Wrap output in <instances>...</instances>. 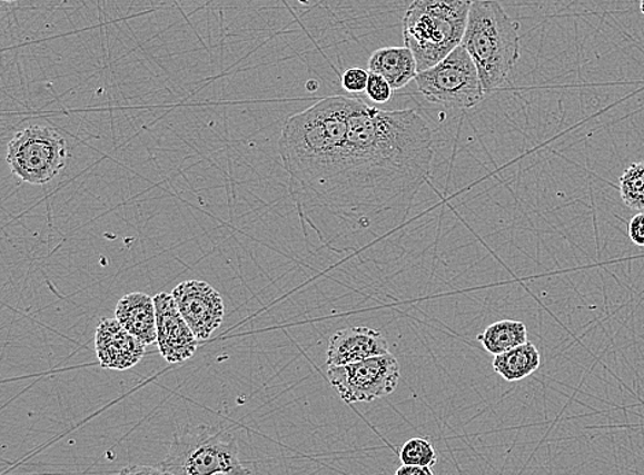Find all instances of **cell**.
Returning <instances> with one entry per match:
<instances>
[{"mask_svg": "<svg viewBox=\"0 0 644 475\" xmlns=\"http://www.w3.org/2000/svg\"><path fill=\"white\" fill-rule=\"evenodd\" d=\"M640 2H641V11L644 14V0H640Z\"/></svg>", "mask_w": 644, "mask_h": 475, "instance_id": "24", "label": "cell"}, {"mask_svg": "<svg viewBox=\"0 0 644 475\" xmlns=\"http://www.w3.org/2000/svg\"><path fill=\"white\" fill-rule=\"evenodd\" d=\"M473 0H414L403 17V38L418 73L448 57L464 40Z\"/></svg>", "mask_w": 644, "mask_h": 475, "instance_id": "4", "label": "cell"}, {"mask_svg": "<svg viewBox=\"0 0 644 475\" xmlns=\"http://www.w3.org/2000/svg\"><path fill=\"white\" fill-rule=\"evenodd\" d=\"M462 46L476 63L488 97L507 86L519 61V23L497 0H473Z\"/></svg>", "mask_w": 644, "mask_h": 475, "instance_id": "3", "label": "cell"}, {"mask_svg": "<svg viewBox=\"0 0 644 475\" xmlns=\"http://www.w3.org/2000/svg\"><path fill=\"white\" fill-rule=\"evenodd\" d=\"M160 467L168 475H250L236 437L210 425L179 427Z\"/></svg>", "mask_w": 644, "mask_h": 475, "instance_id": "5", "label": "cell"}, {"mask_svg": "<svg viewBox=\"0 0 644 475\" xmlns=\"http://www.w3.org/2000/svg\"><path fill=\"white\" fill-rule=\"evenodd\" d=\"M145 346L117 319H105L97 327L96 350L102 368L126 372L137 366L145 355Z\"/></svg>", "mask_w": 644, "mask_h": 475, "instance_id": "12", "label": "cell"}, {"mask_svg": "<svg viewBox=\"0 0 644 475\" xmlns=\"http://www.w3.org/2000/svg\"><path fill=\"white\" fill-rule=\"evenodd\" d=\"M68 145L50 127L31 126L16 133L8 148V162L17 178L29 185H46L67 166Z\"/></svg>", "mask_w": 644, "mask_h": 475, "instance_id": "7", "label": "cell"}, {"mask_svg": "<svg viewBox=\"0 0 644 475\" xmlns=\"http://www.w3.org/2000/svg\"><path fill=\"white\" fill-rule=\"evenodd\" d=\"M628 234L632 243L644 248V212L632 217L628 226Z\"/></svg>", "mask_w": 644, "mask_h": 475, "instance_id": "21", "label": "cell"}, {"mask_svg": "<svg viewBox=\"0 0 644 475\" xmlns=\"http://www.w3.org/2000/svg\"><path fill=\"white\" fill-rule=\"evenodd\" d=\"M353 98L329 97L291 116L279 139L289 189L301 217L331 214L344 171ZM320 216V219H321Z\"/></svg>", "mask_w": 644, "mask_h": 475, "instance_id": "2", "label": "cell"}, {"mask_svg": "<svg viewBox=\"0 0 644 475\" xmlns=\"http://www.w3.org/2000/svg\"><path fill=\"white\" fill-rule=\"evenodd\" d=\"M157 315V344L160 354L168 363L191 359L197 350V337L181 316L177 301L168 293L155 297Z\"/></svg>", "mask_w": 644, "mask_h": 475, "instance_id": "10", "label": "cell"}, {"mask_svg": "<svg viewBox=\"0 0 644 475\" xmlns=\"http://www.w3.org/2000/svg\"><path fill=\"white\" fill-rule=\"evenodd\" d=\"M415 83L427 101L447 108L472 109L485 98L476 63L462 44L437 66L419 72Z\"/></svg>", "mask_w": 644, "mask_h": 475, "instance_id": "6", "label": "cell"}, {"mask_svg": "<svg viewBox=\"0 0 644 475\" xmlns=\"http://www.w3.org/2000/svg\"><path fill=\"white\" fill-rule=\"evenodd\" d=\"M368 72L383 76L394 90H400L417 78L418 66L413 51L406 46L384 47L373 52Z\"/></svg>", "mask_w": 644, "mask_h": 475, "instance_id": "14", "label": "cell"}, {"mask_svg": "<svg viewBox=\"0 0 644 475\" xmlns=\"http://www.w3.org/2000/svg\"><path fill=\"white\" fill-rule=\"evenodd\" d=\"M394 88L388 83V80L383 78V76L370 72V78H368V85L366 88L367 97L376 103L389 102L392 96H394Z\"/></svg>", "mask_w": 644, "mask_h": 475, "instance_id": "19", "label": "cell"}, {"mask_svg": "<svg viewBox=\"0 0 644 475\" xmlns=\"http://www.w3.org/2000/svg\"><path fill=\"white\" fill-rule=\"evenodd\" d=\"M395 475H435L430 467L403 465L397 468Z\"/></svg>", "mask_w": 644, "mask_h": 475, "instance_id": "23", "label": "cell"}, {"mask_svg": "<svg viewBox=\"0 0 644 475\" xmlns=\"http://www.w3.org/2000/svg\"><path fill=\"white\" fill-rule=\"evenodd\" d=\"M620 191L626 207L644 212V161L631 164L620 179Z\"/></svg>", "mask_w": 644, "mask_h": 475, "instance_id": "17", "label": "cell"}, {"mask_svg": "<svg viewBox=\"0 0 644 475\" xmlns=\"http://www.w3.org/2000/svg\"><path fill=\"white\" fill-rule=\"evenodd\" d=\"M400 375L399 362L392 354L327 369L333 388L347 404L371 403L392 395Z\"/></svg>", "mask_w": 644, "mask_h": 475, "instance_id": "8", "label": "cell"}, {"mask_svg": "<svg viewBox=\"0 0 644 475\" xmlns=\"http://www.w3.org/2000/svg\"><path fill=\"white\" fill-rule=\"evenodd\" d=\"M3 2L13 3V2H19V0H3Z\"/></svg>", "mask_w": 644, "mask_h": 475, "instance_id": "25", "label": "cell"}, {"mask_svg": "<svg viewBox=\"0 0 644 475\" xmlns=\"http://www.w3.org/2000/svg\"><path fill=\"white\" fill-rule=\"evenodd\" d=\"M432 160L433 135L417 111L380 110L353 98L333 226L357 232L377 216L408 208L430 178Z\"/></svg>", "mask_w": 644, "mask_h": 475, "instance_id": "1", "label": "cell"}, {"mask_svg": "<svg viewBox=\"0 0 644 475\" xmlns=\"http://www.w3.org/2000/svg\"><path fill=\"white\" fill-rule=\"evenodd\" d=\"M116 319L140 343L150 345L157 342L155 297L139 291L130 293L117 304Z\"/></svg>", "mask_w": 644, "mask_h": 475, "instance_id": "13", "label": "cell"}, {"mask_svg": "<svg viewBox=\"0 0 644 475\" xmlns=\"http://www.w3.org/2000/svg\"><path fill=\"white\" fill-rule=\"evenodd\" d=\"M172 296L198 339H208L225 320V303L220 293L207 281H184L175 287Z\"/></svg>", "mask_w": 644, "mask_h": 475, "instance_id": "9", "label": "cell"}, {"mask_svg": "<svg viewBox=\"0 0 644 475\" xmlns=\"http://www.w3.org/2000/svg\"><path fill=\"white\" fill-rule=\"evenodd\" d=\"M488 354L497 356L505 352L517 348L528 342V328L524 321L499 320L495 321L477 337Z\"/></svg>", "mask_w": 644, "mask_h": 475, "instance_id": "16", "label": "cell"}, {"mask_svg": "<svg viewBox=\"0 0 644 475\" xmlns=\"http://www.w3.org/2000/svg\"><path fill=\"white\" fill-rule=\"evenodd\" d=\"M116 475H168L161 467L127 466Z\"/></svg>", "mask_w": 644, "mask_h": 475, "instance_id": "22", "label": "cell"}, {"mask_svg": "<svg viewBox=\"0 0 644 475\" xmlns=\"http://www.w3.org/2000/svg\"><path fill=\"white\" fill-rule=\"evenodd\" d=\"M370 72L361 68H350L345 70L341 76V86L349 93H359L366 91Z\"/></svg>", "mask_w": 644, "mask_h": 475, "instance_id": "20", "label": "cell"}, {"mask_svg": "<svg viewBox=\"0 0 644 475\" xmlns=\"http://www.w3.org/2000/svg\"><path fill=\"white\" fill-rule=\"evenodd\" d=\"M542 365L541 352L535 344L526 343L517 346L505 354L495 356L494 366L495 373L507 383H518L535 374Z\"/></svg>", "mask_w": 644, "mask_h": 475, "instance_id": "15", "label": "cell"}, {"mask_svg": "<svg viewBox=\"0 0 644 475\" xmlns=\"http://www.w3.org/2000/svg\"><path fill=\"white\" fill-rule=\"evenodd\" d=\"M390 354L383 333L367 326H353L334 333L327 349V367L354 365Z\"/></svg>", "mask_w": 644, "mask_h": 475, "instance_id": "11", "label": "cell"}, {"mask_svg": "<svg viewBox=\"0 0 644 475\" xmlns=\"http://www.w3.org/2000/svg\"><path fill=\"white\" fill-rule=\"evenodd\" d=\"M400 461L403 465L432 468L437 463V453L429 439L412 438L404 443L400 449Z\"/></svg>", "mask_w": 644, "mask_h": 475, "instance_id": "18", "label": "cell"}]
</instances>
